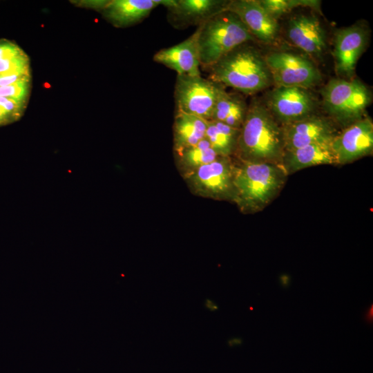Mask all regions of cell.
Instances as JSON below:
<instances>
[{
  "mask_svg": "<svg viewBox=\"0 0 373 373\" xmlns=\"http://www.w3.org/2000/svg\"><path fill=\"white\" fill-rule=\"evenodd\" d=\"M284 151L281 126L263 103L253 100L240 129L236 151L240 159L282 165Z\"/></svg>",
  "mask_w": 373,
  "mask_h": 373,
  "instance_id": "obj_1",
  "label": "cell"
},
{
  "mask_svg": "<svg viewBox=\"0 0 373 373\" xmlns=\"http://www.w3.org/2000/svg\"><path fill=\"white\" fill-rule=\"evenodd\" d=\"M252 42L238 46L207 68L210 79L245 95L273 84L265 57Z\"/></svg>",
  "mask_w": 373,
  "mask_h": 373,
  "instance_id": "obj_2",
  "label": "cell"
},
{
  "mask_svg": "<svg viewBox=\"0 0 373 373\" xmlns=\"http://www.w3.org/2000/svg\"><path fill=\"white\" fill-rule=\"evenodd\" d=\"M287 175L281 164L242 161L235 166L233 201L242 212L261 211L282 189Z\"/></svg>",
  "mask_w": 373,
  "mask_h": 373,
  "instance_id": "obj_3",
  "label": "cell"
},
{
  "mask_svg": "<svg viewBox=\"0 0 373 373\" xmlns=\"http://www.w3.org/2000/svg\"><path fill=\"white\" fill-rule=\"evenodd\" d=\"M200 66L209 68L239 45L256 40L233 12L224 10L198 26Z\"/></svg>",
  "mask_w": 373,
  "mask_h": 373,
  "instance_id": "obj_4",
  "label": "cell"
},
{
  "mask_svg": "<svg viewBox=\"0 0 373 373\" xmlns=\"http://www.w3.org/2000/svg\"><path fill=\"white\" fill-rule=\"evenodd\" d=\"M323 108L336 122L346 127L365 117L372 94L360 80L332 78L321 90Z\"/></svg>",
  "mask_w": 373,
  "mask_h": 373,
  "instance_id": "obj_5",
  "label": "cell"
},
{
  "mask_svg": "<svg viewBox=\"0 0 373 373\" xmlns=\"http://www.w3.org/2000/svg\"><path fill=\"white\" fill-rule=\"evenodd\" d=\"M223 89L222 85L201 75H177L174 91L176 112L210 120Z\"/></svg>",
  "mask_w": 373,
  "mask_h": 373,
  "instance_id": "obj_6",
  "label": "cell"
},
{
  "mask_svg": "<svg viewBox=\"0 0 373 373\" xmlns=\"http://www.w3.org/2000/svg\"><path fill=\"white\" fill-rule=\"evenodd\" d=\"M265 61L276 87H301L309 89L322 79L314 63L307 57L289 51L270 52Z\"/></svg>",
  "mask_w": 373,
  "mask_h": 373,
  "instance_id": "obj_7",
  "label": "cell"
},
{
  "mask_svg": "<svg viewBox=\"0 0 373 373\" xmlns=\"http://www.w3.org/2000/svg\"><path fill=\"white\" fill-rule=\"evenodd\" d=\"M234 171L235 166L229 157H219L185 175L191 191L197 195L233 201Z\"/></svg>",
  "mask_w": 373,
  "mask_h": 373,
  "instance_id": "obj_8",
  "label": "cell"
},
{
  "mask_svg": "<svg viewBox=\"0 0 373 373\" xmlns=\"http://www.w3.org/2000/svg\"><path fill=\"white\" fill-rule=\"evenodd\" d=\"M265 106L282 125L294 123L315 113L317 101L309 89L275 87L267 93Z\"/></svg>",
  "mask_w": 373,
  "mask_h": 373,
  "instance_id": "obj_9",
  "label": "cell"
},
{
  "mask_svg": "<svg viewBox=\"0 0 373 373\" xmlns=\"http://www.w3.org/2000/svg\"><path fill=\"white\" fill-rule=\"evenodd\" d=\"M369 38L368 29L360 23L336 30L333 55L339 78L353 79L357 61L366 48Z\"/></svg>",
  "mask_w": 373,
  "mask_h": 373,
  "instance_id": "obj_10",
  "label": "cell"
},
{
  "mask_svg": "<svg viewBox=\"0 0 373 373\" xmlns=\"http://www.w3.org/2000/svg\"><path fill=\"white\" fill-rule=\"evenodd\" d=\"M337 164L352 162L370 154L373 148V124L367 117L347 126L331 142Z\"/></svg>",
  "mask_w": 373,
  "mask_h": 373,
  "instance_id": "obj_11",
  "label": "cell"
},
{
  "mask_svg": "<svg viewBox=\"0 0 373 373\" xmlns=\"http://www.w3.org/2000/svg\"><path fill=\"white\" fill-rule=\"evenodd\" d=\"M281 128L285 151L313 144L329 143L336 135L332 122L316 114Z\"/></svg>",
  "mask_w": 373,
  "mask_h": 373,
  "instance_id": "obj_12",
  "label": "cell"
},
{
  "mask_svg": "<svg viewBox=\"0 0 373 373\" xmlns=\"http://www.w3.org/2000/svg\"><path fill=\"white\" fill-rule=\"evenodd\" d=\"M225 10L235 13L256 41L274 44L278 37V20L273 18L258 0L229 1Z\"/></svg>",
  "mask_w": 373,
  "mask_h": 373,
  "instance_id": "obj_13",
  "label": "cell"
},
{
  "mask_svg": "<svg viewBox=\"0 0 373 373\" xmlns=\"http://www.w3.org/2000/svg\"><path fill=\"white\" fill-rule=\"evenodd\" d=\"M286 32L293 44L312 57L321 59L327 49L325 30L315 16L292 17L288 21Z\"/></svg>",
  "mask_w": 373,
  "mask_h": 373,
  "instance_id": "obj_14",
  "label": "cell"
},
{
  "mask_svg": "<svg viewBox=\"0 0 373 373\" xmlns=\"http://www.w3.org/2000/svg\"><path fill=\"white\" fill-rule=\"evenodd\" d=\"M198 36V28L183 41L157 52L153 60L173 70L177 75H201Z\"/></svg>",
  "mask_w": 373,
  "mask_h": 373,
  "instance_id": "obj_15",
  "label": "cell"
},
{
  "mask_svg": "<svg viewBox=\"0 0 373 373\" xmlns=\"http://www.w3.org/2000/svg\"><path fill=\"white\" fill-rule=\"evenodd\" d=\"M157 6V0H111L101 12L113 26L125 28L140 22Z\"/></svg>",
  "mask_w": 373,
  "mask_h": 373,
  "instance_id": "obj_16",
  "label": "cell"
},
{
  "mask_svg": "<svg viewBox=\"0 0 373 373\" xmlns=\"http://www.w3.org/2000/svg\"><path fill=\"white\" fill-rule=\"evenodd\" d=\"M337 164L331 142L309 144L284 151L282 165L287 175L312 166Z\"/></svg>",
  "mask_w": 373,
  "mask_h": 373,
  "instance_id": "obj_17",
  "label": "cell"
},
{
  "mask_svg": "<svg viewBox=\"0 0 373 373\" xmlns=\"http://www.w3.org/2000/svg\"><path fill=\"white\" fill-rule=\"evenodd\" d=\"M228 1L176 0L175 5L169 10L178 21L185 24H196L198 26L216 14L224 10Z\"/></svg>",
  "mask_w": 373,
  "mask_h": 373,
  "instance_id": "obj_18",
  "label": "cell"
},
{
  "mask_svg": "<svg viewBox=\"0 0 373 373\" xmlns=\"http://www.w3.org/2000/svg\"><path fill=\"white\" fill-rule=\"evenodd\" d=\"M207 120L176 112L173 123V149L176 154L205 138Z\"/></svg>",
  "mask_w": 373,
  "mask_h": 373,
  "instance_id": "obj_19",
  "label": "cell"
},
{
  "mask_svg": "<svg viewBox=\"0 0 373 373\" xmlns=\"http://www.w3.org/2000/svg\"><path fill=\"white\" fill-rule=\"evenodd\" d=\"M249 105L237 93L223 89L213 108L210 120H215L235 128L240 129L247 114Z\"/></svg>",
  "mask_w": 373,
  "mask_h": 373,
  "instance_id": "obj_20",
  "label": "cell"
},
{
  "mask_svg": "<svg viewBox=\"0 0 373 373\" xmlns=\"http://www.w3.org/2000/svg\"><path fill=\"white\" fill-rule=\"evenodd\" d=\"M240 129L215 120L207 122L205 138L220 157H229L236 151Z\"/></svg>",
  "mask_w": 373,
  "mask_h": 373,
  "instance_id": "obj_21",
  "label": "cell"
},
{
  "mask_svg": "<svg viewBox=\"0 0 373 373\" xmlns=\"http://www.w3.org/2000/svg\"><path fill=\"white\" fill-rule=\"evenodd\" d=\"M177 155L182 168L187 169L186 173L212 162L220 157L211 147L206 138Z\"/></svg>",
  "mask_w": 373,
  "mask_h": 373,
  "instance_id": "obj_22",
  "label": "cell"
},
{
  "mask_svg": "<svg viewBox=\"0 0 373 373\" xmlns=\"http://www.w3.org/2000/svg\"><path fill=\"white\" fill-rule=\"evenodd\" d=\"M263 8L275 19L295 8L308 7L319 12L321 1L317 0H258Z\"/></svg>",
  "mask_w": 373,
  "mask_h": 373,
  "instance_id": "obj_23",
  "label": "cell"
},
{
  "mask_svg": "<svg viewBox=\"0 0 373 373\" xmlns=\"http://www.w3.org/2000/svg\"><path fill=\"white\" fill-rule=\"evenodd\" d=\"M31 81V77H29L11 85L0 86V97L27 104L30 94Z\"/></svg>",
  "mask_w": 373,
  "mask_h": 373,
  "instance_id": "obj_24",
  "label": "cell"
},
{
  "mask_svg": "<svg viewBox=\"0 0 373 373\" xmlns=\"http://www.w3.org/2000/svg\"><path fill=\"white\" fill-rule=\"evenodd\" d=\"M23 52L15 43L6 39L0 40V60L18 56Z\"/></svg>",
  "mask_w": 373,
  "mask_h": 373,
  "instance_id": "obj_25",
  "label": "cell"
},
{
  "mask_svg": "<svg viewBox=\"0 0 373 373\" xmlns=\"http://www.w3.org/2000/svg\"><path fill=\"white\" fill-rule=\"evenodd\" d=\"M31 77V73H12L0 75V86L15 84L22 79Z\"/></svg>",
  "mask_w": 373,
  "mask_h": 373,
  "instance_id": "obj_26",
  "label": "cell"
},
{
  "mask_svg": "<svg viewBox=\"0 0 373 373\" xmlns=\"http://www.w3.org/2000/svg\"><path fill=\"white\" fill-rule=\"evenodd\" d=\"M108 0H95V1H79V6H86L89 8L96 9L102 11L108 3Z\"/></svg>",
  "mask_w": 373,
  "mask_h": 373,
  "instance_id": "obj_27",
  "label": "cell"
},
{
  "mask_svg": "<svg viewBox=\"0 0 373 373\" xmlns=\"http://www.w3.org/2000/svg\"><path fill=\"white\" fill-rule=\"evenodd\" d=\"M14 122L12 118L0 107V126Z\"/></svg>",
  "mask_w": 373,
  "mask_h": 373,
  "instance_id": "obj_28",
  "label": "cell"
},
{
  "mask_svg": "<svg viewBox=\"0 0 373 373\" xmlns=\"http://www.w3.org/2000/svg\"><path fill=\"white\" fill-rule=\"evenodd\" d=\"M204 307L211 312H215L218 309V306L216 303L209 298H207L204 303Z\"/></svg>",
  "mask_w": 373,
  "mask_h": 373,
  "instance_id": "obj_29",
  "label": "cell"
},
{
  "mask_svg": "<svg viewBox=\"0 0 373 373\" xmlns=\"http://www.w3.org/2000/svg\"><path fill=\"white\" fill-rule=\"evenodd\" d=\"M372 318H373V305L372 304L370 307L368 308V309L367 310V312H365V314L364 316V319L368 323L372 324Z\"/></svg>",
  "mask_w": 373,
  "mask_h": 373,
  "instance_id": "obj_30",
  "label": "cell"
},
{
  "mask_svg": "<svg viewBox=\"0 0 373 373\" xmlns=\"http://www.w3.org/2000/svg\"><path fill=\"white\" fill-rule=\"evenodd\" d=\"M229 347H233L234 345H240L242 343V340L240 337H233L227 341Z\"/></svg>",
  "mask_w": 373,
  "mask_h": 373,
  "instance_id": "obj_31",
  "label": "cell"
},
{
  "mask_svg": "<svg viewBox=\"0 0 373 373\" xmlns=\"http://www.w3.org/2000/svg\"><path fill=\"white\" fill-rule=\"evenodd\" d=\"M280 282L283 288H287L289 286L290 277L287 275H283L280 277Z\"/></svg>",
  "mask_w": 373,
  "mask_h": 373,
  "instance_id": "obj_32",
  "label": "cell"
}]
</instances>
